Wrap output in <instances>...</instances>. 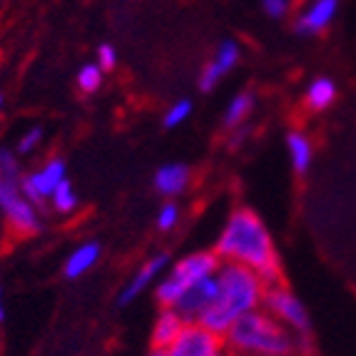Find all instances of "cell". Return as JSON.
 Listing matches in <instances>:
<instances>
[{"label":"cell","mask_w":356,"mask_h":356,"mask_svg":"<svg viewBox=\"0 0 356 356\" xmlns=\"http://www.w3.org/2000/svg\"><path fill=\"white\" fill-rule=\"evenodd\" d=\"M212 250L222 259V264H239L252 269L264 280V284L282 282L280 252L274 247L272 232L254 209H234L227 217Z\"/></svg>","instance_id":"1"},{"label":"cell","mask_w":356,"mask_h":356,"mask_svg":"<svg viewBox=\"0 0 356 356\" xmlns=\"http://www.w3.org/2000/svg\"><path fill=\"white\" fill-rule=\"evenodd\" d=\"M217 282L220 286H217L214 304L200 319V324L209 332L225 337L234 321L261 309L267 284L259 274L247 267H239V264H222L217 272Z\"/></svg>","instance_id":"2"},{"label":"cell","mask_w":356,"mask_h":356,"mask_svg":"<svg viewBox=\"0 0 356 356\" xmlns=\"http://www.w3.org/2000/svg\"><path fill=\"white\" fill-rule=\"evenodd\" d=\"M302 344V339L264 309L242 316L225 334L227 356H299Z\"/></svg>","instance_id":"3"},{"label":"cell","mask_w":356,"mask_h":356,"mask_svg":"<svg viewBox=\"0 0 356 356\" xmlns=\"http://www.w3.org/2000/svg\"><path fill=\"white\" fill-rule=\"evenodd\" d=\"M222 259L214 254V250H200L190 252L179 261H175L172 267H167V272L160 277V282L154 284V299L160 307L172 309L179 299L184 297V291L192 289L197 282L214 277L220 272Z\"/></svg>","instance_id":"4"},{"label":"cell","mask_w":356,"mask_h":356,"mask_svg":"<svg viewBox=\"0 0 356 356\" xmlns=\"http://www.w3.org/2000/svg\"><path fill=\"white\" fill-rule=\"evenodd\" d=\"M261 309H264L267 314H272L282 327H286L294 337L302 339V341H307L309 334H312V319H309V312H307V307H304V302L289 289V286L282 284V282L267 284Z\"/></svg>","instance_id":"5"},{"label":"cell","mask_w":356,"mask_h":356,"mask_svg":"<svg viewBox=\"0 0 356 356\" xmlns=\"http://www.w3.org/2000/svg\"><path fill=\"white\" fill-rule=\"evenodd\" d=\"M165 356H227L225 337L209 332L202 324H184L179 337L162 351Z\"/></svg>","instance_id":"6"},{"label":"cell","mask_w":356,"mask_h":356,"mask_svg":"<svg viewBox=\"0 0 356 356\" xmlns=\"http://www.w3.org/2000/svg\"><path fill=\"white\" fill-rule=\"evenodd\" d=\"M0 209L6 212V220L10 227L20 234H35L40 232V217L35 207L28 202L20 192V184L10 182L8 177L0 175Z\"/></svg>","instance_id":"7"},{"label":"cell","mask_w":356,"mask_h":356,"mask_svg":"<svg viewBox=\"0 0 356 356\" xmlns=\"http://www.w3.org/2000/svg\"><path fill=\"white\" fill-rule=\"evenodd\" d=\"M65 179H67L65 162L60 160V157H55V160L45 162L40 170H35L30 177H25L23 182H20V192H23L25 200L35 207V204H42L45 200H50L53 192L60 187V182H65Z\"/></svg>","instance_id":"8"},{"label":"cell","mask_w":356,"mask_h":356,"mask_svg":"<svg viewBox=\"0 0 356 356\" xmlns=\"http://www.w3.org/2000/svg\"><path fill=\"white\" fill-rule=\"evenodd\" d=\"M167 264H170V257H167L165 252H160V254H152L149 259H145L143 264H140V269H137L130 280H127V284L122 286L118 302L122 304V307H127V304H132L135 299L143 297L149 286L160 282V277L167 272Z\"/></svg>","instance_id":"9"},{"label":"cell","mask_w":356,"mask_h":356,"mask_svg":"<svg viewBox=\"0 0 356 356\" xmlns=\"http://www.w3.org/2000/svg\"><path fill=\"white\" fill-rule=\"evenodd\" d=\"M217 286H220L217 274H214V277H207V280H202V282H197L192 289L184 291V297L179 299L172 309L187 321V324H200V319L207 314V309L214 304Z\"/></svg>","instance_id":"10"},{"label":"cell","mask_w":356,"mask_h":356,"mask_svg":"<svg viewBox=\"0 0 356 356\" xmlns=\"http://www.w3.org/2000/svg\"><path fill=\"white\" fill-rule=\"evenodd\" d=\"M239 55H242V50H239V45L234 40L222 42L220 48H217V53H214V58L204 65L202 77H200V90L209 92V90L217 88L222 77L234 70V65L239 63Z\"/></svg>","instance_id":"11"},{"label":"cell","mask_w":356,"mask_h":356,"mask_svg":"<svg viewBox=\"0 0 356 356\" xmlns=\"http://www.w3.org/2000/svg\"><path fill=\"white\" fill-rule=\"evenodd\" d=\"M339 10V0H312L302 13H299L294 30L302 35H316L334 20Z\"/></svg>","instance_id":"12"},{"label":"cell","mask_w":356,"mask_h":356,"mask_svg":"<svg viewBox=\"0 0 356 356\" xmlns=\"http://www.w3.org/2000/svg\"><path fill=\"white\" fill-rule=\"evenodd\" d=\"M187 321L170 307H160V314L154 316L152 332H149V341H152V349L165 351L167 346L172 344L175 339L179 337V332L184 329Z\"/></svg>","instance_id":"13"},{"label":"cell","mask_w":356,"mask_h":356,"mask_svg":"<svg viewBox=\"0 0 356 356\" xmlns=\"http://www.w3.org/2000/svg\"><path fill=\"white\" fill-rule=\"evenodd\" d=\"M100 254H102V247L97 242H83L80 247H75L70 252V257L65 259V264H63L65 280L75 282L80 277H85L100 261Z\"/></svg>","instance_id":"14"},{"label":"cell","mask_w":356,"mask_h":356,"mask_svg":"<svg viewBox=\"0 0 356 356\" xmlns=\"http://www.w3.org/2000/svg\"><path fill=\"white\" fill-rule=\"evenodd\" d=\"M187 184H190V170H187V165H179V162L162 165L154 172V190L162 197H179L187 190Z\"/></svg>","instance_id":"15"},{"label":"cell","mask_w":356,"mask_h":356,"mask_svg":"<svg viewBox=\"0 0 356 356\" xmlns=\"http://www.w3.org/2000/svg\"><path fill=\"white\" fill-rule=\"evenodd\" d=\"M286 147H289L294 172L304 175L309 170V165H312V143H309V137L297 130L289 132V135H286Z\"/></svg>","instance_id":"16"},{"label":"cell","mask_w":356,"mask_h":356,"mask_svg":"<svg viewBox=\"0 0 356 356\" xmlns=\"http://www.w3.org/2000/svg\"><path fill=\"white\" fill-rule=\"evenodd\" d=\"M337 100V85L329 80V77H316L314 83L309 85L307 90V105L314 110V113H321L327 110L332 102Z\"/></svg>","instance_id":"17"},{"label":"cell","mask_w":356,"mask_h":356,"mask_svg":"<svg viewBox=\"0 0 356 356\" xmlns=\"http://www.w3.org/2000/svg\"><path fill=\"white\" fill-rule=\"evenodd\" d=\"M254 110V97L250 92H239V95L232 97V102L227 105L225 113V127L234 130V127L244 125V120L250 118V113Z\"/></svg>","instance_id":"18"},{"label":"cell","mask_w":356,"mask_h":356,"mask_svg":"<svg viewBox=\"0 0 356 356\" xmlns=\"http://www.w3.org/2000/svg\"><path fill=\"white\" fill-rule=\"evenodd\" d=\"M50 204H53L55 212H60V214H70L72 209L77 207V195H75V190H72L70 179L60 182V187L53 192V197H50Z\"/></svg>","instance_id":"19"},{"label":"cell","mask_w":356,"mask_h":356,"mask_svg":"<svg viewBox=\"0 0 356 356\" xmlns=\"http://www.w3.org/2000/svg\"><path fill=\"white\" fill-rule=\"evenodd\" d=\"M102 67L97 65V63H88V65H83L80 70H77V88L83 90V92H95V90H100L102 85Z\"/></svg>","instance_id":"20"},{"label":"cell","mask_w":356,"mask_h":356,"mask_svg":"<svg viewBox=\"0 0 356 356\" xmlns=\"http://www.w3.org/2000/svg\"><path fill=\"white\" fill-rule=\"evenodd\" d=\"M190 115H192V102L190 100H177L165 113V127H170V130H172V127H179L184 120L190 118Z\"/></svg>","instance_id":"21"},{"label":"cell","mask_w":356,"mask_h":356,"mask_svg":"<svg viewBox=\"0 0 356 356\" xmlns=\"http://www.w3.org/2000/svg\"><path fill=\"white\" fill-rule=\"evenodd\" d=\"M0 175L8 177L10 182L20 184V162H18V157L13 152H8V149H0Z\"/></svg>","instance_id":"22"},{"label":"cell","mask_w":356,"mask_h":356,"mask_svg":"<svg viewBox=\"0 0 356 356\" xmlns=\"http://www.w3.org/2000/svg\"><path fill=\"white\" fill-rule=\"evenodd\" d=\"M179 222V207L175 202H165L157 212V227L162 232H170Z\"/></svg>","instance_id":"23"},{"label":"cell","mask_w":356,"mask_h":356,"mask_svg":"<svg viewBox=\"0 0 356 356\" xmlns=\"http://www.w3.org/2000/svg\"><path fill=\"white\" fill-rule=\"evenodd\" d=\"M40 143H42V130L40 127H33V130H28L23 137H20L18 154H33L38 147H40Z\"/></svg>","instance_id":"24"},{"label":"cell","mask_w":356,"mask_h":356,"mask_svg":"<svg viewBox=\"0 0 356 356\" xmlns=\"http://www.w3.org/2000/svg\"><path fill=\"white\" fill-rule=\"evenodd\" d=\"M261 8L269 18H284L289 13V0H261Z\"/></svg>","instance_id":"25"},{"label":"cell","mask_w":356,"mask_h":356,"mask_svg":"<svg viewBox=\"0 0 356 356\" xmlns=\"http://www.w3.org/2000/svg\"><path fill=\"white\" fill-rule=\"evenodd\" d=\"M97 58H100L97 65H100L102 70H113V67L118 65V53H115V48L113 45H107V42L97 48Z\"/></svg>","instance_id":"26"},{"label":"cell","mask_w":356,"mask_h":356,"mask_svg":"<svg viewBox=\"0 0 356 356\" xmlns=\"http://www.w3.org/2000/svg\"><path fill=\"white\" fill-rule=\"evenodd\" d=\"M6 319V304H3V286H0V324Z\"/></svg>","instance_id":"27"},{"label":"cell","mask_w":356,"mask_h":356,"mask_svg":"<svg viewBox=\"0 0 356 356\" xmlns=\"http://www.w3.org/2000/svg\"><path fill=\"white\" fill-rule=\"evenodd\" d=\"M147 356H165V354H162L160 349H149V354H147Z\"/></svg>","instance_id":"28"},{"label":"cell","mask_w":356,"mask_h":356,"mask_svg":"<svg viewBox=\"0 0 356 356\" xmlns=\"http://www.w3.org/2000/svg\"><path fill=\"white\" fill-rule=\"evenodd\" d=\"M3 102H6V100H3V92H0V110H3Z\"/></svg>","instance_id":"29"},{"label":"cell","mask_w":356,"mask_h":356,"mask_svg":"<svg viewBox=\"0 0 356 356\" xmlns=\"http://www.w3.org/2000/svg\"><path fill=\"white\" fill-rule=\"evenodd\" d=\"M0 3H3V0H0Z\"/></svg>","instance_id":"30"}]
</instances>
